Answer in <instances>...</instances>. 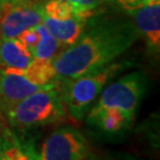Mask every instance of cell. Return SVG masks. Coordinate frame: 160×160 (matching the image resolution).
<instances>
[{
    "mask_svg": "<svg viewBox=\"0 0 160 160\" xmlns=\"http://www.w3.org/2000/svg\"><path fill=\"white\" fill-rule=\"evenodd\" d=\"M139 38L132 20L92 16L72 45L63 49L52 64L58 78H74L106 68L126 52Z\"/></svg>",
    "mask_w": 160,
    "mask_h": 160,
    "instance_id": "cell-1",
    "label": "cell"
},
{
    "mask_svg": "<svg viewBox=\"0 0 160 160\" xmlns=\"http://www.w3.org/2000/svg\"><path fill=\"white\" fill-rule=\"evenodd\" d=\"M4 114L10 128L18 132L64 122L67 113L59 90V78L16 103Z\"/></svg>",
    "mask_w": 160,
    "mask_h": 160,
    "instance_id": "cell-2",
    "label": "cell"
},
{
    "mask_svg": "<svg viewBox=\"0 0 160 160\" xmlns=\"http://www.w3.org/2000/svg\"><path fill=\"white\" fill-rule=\"evenodd\" d=\"M128 63L113 62L106 68L74 78H59V90L67 116L74 122L86 119L104 87Z\"/></svg>",
    "mask_w": 160,
    "mask_h": 160,
    "instance_id": "cell-3",
    "label": "cell"
},
{
    "mask_svg": "<svg viewBox=\"0 0 160 160\" xmlns=\"http://www.w3.org/2000/svg\"><path fill=\"white\" fill-rule=\"evenodd\" d=\"M33 160H89L92 146L82 133L72 126H62L50 133L36 149L26 143Z\"/></svg>",
    "mask_w": 160,
    "mask_h": 160,
    "instance_id": "cell-4",
    "label": "cell"
},
{
    "mask_svg": "<svg viewBox=\"0 0 160 160\" xmlns=\"http://www.w3.org/2000/svg\"><path fill=\"white\" fill-rule=\"evenodd\" d=\"M147 76L141 71H133L112 83L100 94L88 113H97L104 109H118L134 116L147 90Z\"/></svg>",
    "mask_w": 160,
    "mask_h": 160,
    "instance_id": "cell-5",
    "label": "cell"
},
{
    "mask_svg": "<svg viewBox=\"0 0 160 160\" xmlns=\"http://www.w3.org/2000/svg\"><path fill=\"white\" fill-rule=\"evenodd\" d=\"M43 0L8 2L0 11V38H18L23 31L43 23Z\"/></svg>",
    "mask_w": 160,
    "mask_h": 160,
    "instance_id": "cell-6",
    "label": "cell"
},
{
    "mask_svg": "<svg viewBox=\"0 0 160 160\" xmlns=\"http://www.w3.org/2000/svg\"><path fill=\"white\" fill-rule=\"evenodd\" d=\"M44 87L32 83L20 74V70L0 69V112L4 114L16 103Z\"/></svg>",
    "mask_w": 160,
    "mask_h": 160,
    "instance_id": "cell-7",
    "label": "cell"
},
{
    "mask_svg": "<svg viewBox=\"0 0 160 160\" xmlns=\"http://www.w3.org/2000/svg\"><path fill=\"white\" fill-rule=\"evenodd\" d=\"M132 17L139 37H142L153 55L160 51V2L137 8L126 13Z\"/></svg>",
    "mask_w": 160,
    "mask_h": 160,
    "instance_id": "cell-8",
    "label": "cell"
},
{
    "mask_svg": "<svg viewBox=\"0 0 160 160\" xmlns=\"http://www.w3.org/2000/svg\"><path fill=\"white\" fill-rule=\"evenodd\" d=\"M87 123L108 135H118L127 132L134 123L135 118L118 109H104L97 113H88Z\"/></svg>",
    "mask_w": 160,
    "mask_h": 160,
    "instance_id": "cell-9",
    "label": "cell"
},
{
    "mask_svg": "<svg viewBox=\"0 0 160 160\" xmlns=\"http://www.w3.org/2000/svg\"><path fill=\"white\" fill-rule=\"evenodd\" d=\"M89 19L90 18L82 17L78 14H75L71 18L64 19V20L44 17L42 24L53 36V38L61 44V46L65 49L68 46L72 45L80 38V36L86 29V25L89 22Z\"/></svg>",
    "mask_w": 160,
    "mask_h": 160,
    "instance_id": "cell-10",
    "label": "cell"
},
{
    "mask_svg": "<svg viewBox=\"0 0 160 160\" xmlns=\"http://www.w3.org/2000/svg\"><path fill=\"white\" fill-rule=\"evenodd\" d=\"M33 59L18 38H0V69L23 70Z\"/></svg>",
    "mask_w": 160,
    "mask_h": 160,
    "instance_id": "cell-11",
    "label": "cell"
},
{
    "mask_svg": "<svg viewBox=\"0 0 160 160\" xmlns=\"http://www.w3.org/2000/svg\"><path fill=\"white\" fill-rule=\"evenodd\" d=\"M0 160H33L26 143L7 126L0 133Z\"/></svg>",
    "mask_w": 160,
    "mask_h": 160,
    "instance_id": "cell-12",
    "label": "cell"
},
{
    "mask_svg": "<svg viewBox=\"0 0 160 160\" xmlns=\"http://www.w3.org/2000/svg\"><path fill=\"white\" fill-rule=\"evenodd\" d=\"M29 81L38 86H46L52 81L57 80V75L53 69L52 61L48 59H32L25 69L20 70Z\"/></svg>",
    "mask_w": 160,
    "mask_h": 160,
    "instance_id": "cell-13",
    "label": "cell"
},
{
    "mask_svg": "<svg viewBox=\"0 0 160 160\" xmlns=\"http://www.w3.org/2000/svg\"><path fill=\"white\" fill-rule=\"evenodd\" d=\"M37 30L39 32V40L34 49L31 51V55L34 59H48L53 61V58L62 51V46L57 40L53 38L43 24L37 25Z\"/></svg>",
    "mask_w": 160,
    "mask_h": 160,
    "instance_id": "cell-14",
    "label": "cell"
},
{
    "mask_svg": "<svg viewBox=\"0 0 160 160\" xmlns=\"http://www.w3.org/2000/svg\"><path fill=\"white\" fill-rule=\"evenodd\" d=\"M44 16L51 19L64 20L75 16V8L67 0H43Z\"/></svg>",
    "mask_w": 160,
    "mask_h": 160,
    "instance_id": "cell-15",
    "label": "cell"
},
{
    "mask_svg": "<svg viewBox=\"0 0 160 160\" xmlns=\"http://www.w3.org/2000/svg\"><path fill=\"white\" fill-rule=\"evenodd\" d=\"M75 8V13L86 18H92L101 12L104 0H67Z\"/></svg>",
    "mask_w": 160,
    "mask_h": 160,
    "instance_id": "cell-16",
    "label": "cell"
},
{
    "mask_svg": "<svg viewBox=\"0 0 160 160\" xmlns=\"http://www.w3.org/2000/svg\"><path fill=\"white\" fill-rule=\"evenodd\" d=\"M104 1L114 6L116 10L125 12V13L134 11V10L143 7V6L160 2V0H104Z\"/></svg>",
    "mask_w": 160,
    "mask_h": 160,
    "instance_id": "cell-17",
    "label": "cell"
},
{
    "mask_svg": "<svg viewBox=\"0 0 160 160\" xmlns=\"http://www.w3.org/2000/svg\"><path fill=\"white\" fill-rule=\"evenodd\" d=\"M18 39L23 43L25 48L28 49L31 53V51L34 49V46L37 45L38 40H39V32L37 30V26L36 28H31V29H28L23 31L22 33L19 34Z\"/></svg>",
    "mask_w": 160,
    "mask_h": 160,
    "instance_id": "cell-18",
    "label": "cell"
},
{
    "mask_svg": "<svg viewBox=\"0 0 160 160\" xmlns=\"http://www.w3.org/2000/svg\"><path fill=\"white\" fill-rule=\"evenodd\" d=\"M4 127H5V125H4V119H2V113L0 112V133L2 132V129H4Z\"/></svg>",
    "mask_w": 160,
    "mask_h": 160,
    "instance_id": "cell-19",
    "label": "cell"
},
{
    "mask_svg": "<svg viewBox=\"0 0 160 160\" xmlns=\"http://www.w3.org/2000/svg\"><path fill=\"white\" fill-rule=\"evenodd\" d=\"M8 2H10V0H0V11H1V8L5 5H7Z\"/></svg>",
    "mask_w": 160,
    "mask_h": 160,
    "instance_id": "cell-20",
    "label": "cell"
},
{
    "mask_svg": "<svg viewBox=\"0 0 160 160\" xmlns=\"http://www.w3.org/2000/svg\"><path fill=\"white\" fill-rule=\"evenodd\" d=\"M20 1H25V0H10V2H20Z\"/></svg>",
    "mask_w": 160,
    "mask_h": 160,
    "instance_id": "cell-21",
    "label": "cell"
},
{
    "mask_svg": "<svg viewBox=\"0 0 160 160\" xmlns=\"http://www.w3.org/2000/svg\"><path fill=\"white\" fill-rule=\"evenodd\" d=\"M122 160H135V159H133V158H129V157H125Z\"/></svg>",
    "mask_w": 160,
    "mask_h": 160,
    "instance_id": "cell-22",
    "label": "cell"
}]
</instances>
